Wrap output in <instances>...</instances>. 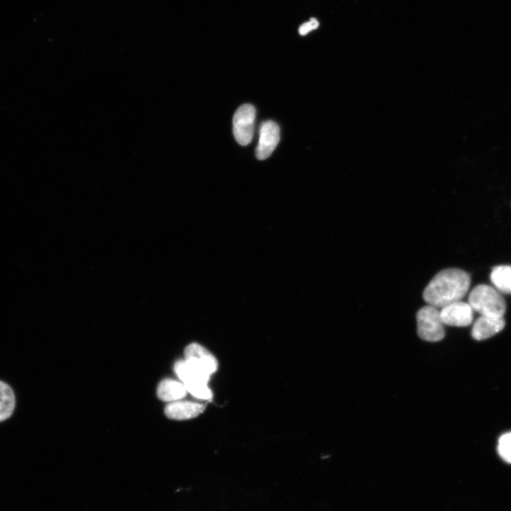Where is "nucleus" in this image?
I'll return each instance as SVG.
<instances>
[{"mask_svg":"<svg viewBox=\"0 0 511 511\" xmlns=\"http://www.w3.org/2000/svg\"><path fill=\"white\" fill-rule=\"evenodd\" d=\"M471 277L458 268H448L439 272L429 282L423 292V298L429 305L442 308L451 303L461 301L466 295Z\"/></svg>","mask_w":511,"mask_h":511,"instance_id":"1","label":"nucleus"},{"mask_svg":"<svg viewBox=\"0 0 511 511\" xmlns=\"http://www.w3.org/2000/svg\"><path fill=\"white\" fill-rule=\"evenodd\" d=\"M468 303L480 315L503 317L506 311V303L495 288L485 284L476 286L468 297Z\"/></svg>","mask_w":511,"mask_h":511,"instance_id":"2","label":"nucleus"},{"mask_svg":"<svg viewBox=\"0 0 511 511\" xmlns=\"http://www.w3.org/2000/svg\"><path fill=\"white\" fill-rule=\"evenodd\" d=\"M417 334L420 339L429 342H437L445 336L444 324L440 312L435 307L427 304L417 313Z\"/></svg>","mask_w":511,"mask_h":511,"instance_id":"3","label":"nucleus"},{"mask_svg":"<svg viewBox=\"0 0 511 511\" xmlns=\"http://www.w3.org/2000/svg\"><path fill=\"white\" fill-rule=\"evenodd\" d=\"M175 370L187 392L201 400H210L212 392L208 387V378L193 368L185 359L177 361Z\"/></svg>","mask_w":511,"mask_h":511,"instance_id":"4","label":"nucleus"},{"mask_svg":"<svg viewBox=\"0 0 511 511\" xmlns=\"http://www.w3.org/2000/svg\"><path fill=\"white\" fill-rule=\"evenodd\" d=\"M255 119L256 109L251 104H243L236 111L233 117V131L238 144L246 145L251 142Z\"/></svg>","mask_w":511,"mask_h":511,"instance_id":"5","label":"nucleus"},{"mask_svg":"<svg viewBox=\"0 0 511 511\" xmlns=\"http://www.w3.org/2000/svg\"><path fill=\"white\" fill-rule=\"evenodd\" d=\"M184 354L185 360L193 368L208 378L217 370L216 358L207 348L197 343H192L187 346Z\"/></svg>","mask_w":511,"mask_h":511,"instance_id":"6","label":"nucleus"},{"mask_svg":"<svg viewBox=\"0 0 511 511\" xmlns=\"http://www.w3.org/2000/svg\"><path fill=\"white\" fill-rule=\"evenodd\" d=\"M439 312L445 325L463 327L473 322L474 311L469 303L457 301L442 307Z\"/></svg>","mask_w":511,"mask_h":511,"instance_id":"7","label":"nucleus"},{"mask_svg":"<svg viewBox=\"0 0 511 511\" xmlns=\"http://www.w3.org/2000/svg\"><path fill=\"white\" fill-rule=\"evenodd\" d=\"M280 141V128L271 121H263L259 128V139L256 150L258 160H265L270 156Z\"/></svg>","mask_w":511,"mask_h":511,"instance_id":"8","label":"nucleus"},{"mask_svg":"<svg viewBox=\"0 0 511 511\" xmlns=\"http://www.w3.org/2000/svg\"><path fill=\"white\" fill-rule=\"evenodd\" d=\"M205 407L204 404L180 400L167 405L165 414L171 419L185 420L199 416L205 410Z\"/></svg>","mask_w":511,"mask_h":511,"instance_id":"9","label":"nucleus"},{"mask_svg":"<svg viewBox=\"0 0 511 511\" xmlns=\"http://www.w3.org/2000/svg\"><path fill=\"white\" fill-rule=\"evenodd\" d=\"M505 325L503 317L480 315L473 325L471 335L475 340H485L501 331Z\"/></svg>","mask_w":511,"mask_h":511,"instance_id":"10","label":"nucleus"},{"mask_svg":"<svg viewBox=\"0 0 511 511\" xmlns=\"http://www.w3.org/2000/svg\"><path fill=\"white\" fill-rule=\"evenodd\" d=\"M185 385L172 379H165L158 387L157 395L159 399L165 402L180 400L187 394Z\"/></svg>","mask_w":511,"mask_h":511,"instance_id":"11","label":"nucleus"},{"mask_svg":"<svg viewBox=\"0 0 511 511\" xmlns=\"http://www.w3.org/2000/svg\"><path fill=\"white\" fill-rule=\"evenodd\" d=\"M495 288L502 293H511V265H500L494 267L490 275Z\"/></svg>","mask_w":511,"mask_h":511,"instance_id":"12","label":"nucleus"},{"mask_svg":"<svg viewBox=\"0 0 511 511\" xmlns=\"http://www.w3.org/2000/svg\"><path fill=\"white\" fill-rule=\"evenodd\" d=\"M15 407V395L11 388L0 380V422L11 415Z\"/></svg>","mask_w":511,"mask_h":511,"instance_id":"13","label":"nucleus"},{"mask_svg":"<svg viewBox=\"0 0 511 511\" xmlns=\"http://www.w3.org/2000/svg\"><path fill=\"white\" fill-rule=\"evenodd\" d=\"M497 448L500 456L511 463V432L505 433L499 438Z\"/></svg>","mask_w":511,"mask_h":511,"instance_id":"14","label":"nucleus"},{"mask_svg":"<svg viewBox=\"0 0 511 511\" xmlns=\"http://www.w3.org/2000/svg\"><path fill=\"white\" fill-rule=\"evenodd\" d=\"M318 26V21L315 18H312L309 21L304 23L300 27L299 32L301 35H305L316 28Z\"/></svg>","mask_w":511,"mask_h":511,"instance_id":"15","label":"nucleus"}]
</instances>
